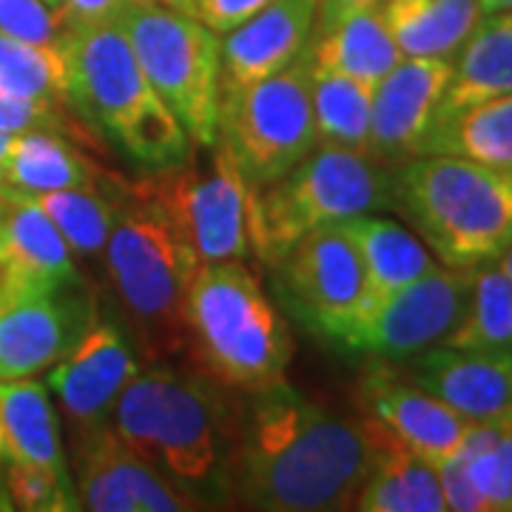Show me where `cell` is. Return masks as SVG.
Returning a JSON list of instances; mask_svg holds the SVG:
<instances>
[{
	"label": "cell",
	"instance_id": "1",
	"mask_svg": "<svg viewBox=\"0 0 512 512\" xmlns=\"http://www.w3.org/2000/svg\"><path fill=\"white\" fill-rule=\"evenodd\" d=\"M370 461L365 419H342L282 382L242 404L222 493L251 510H348Z\"/></svg>",
	"mask_w": 512,
	"mask_h": 512
},
{
	"label": "cell",
	"instance_id": "2",
	"mask_svg": "<svg viewBox=\"0 0 512 512\" xmlns=\"http://www.w3.org/2000/svg\"><path fill=\"white\" fill-rule=\"evenodd\" d=\"M239 419L237 393L174 367L140 370L111 410L117 436L137 456L205 501V490L225 487Z\"/></svg>",
	"mask_w": 512,
	"mask_h": 512
},
{
	"label": "cell",
	"instance_id": "3",
	"mask_svg": "<svg viewBox=\"0 0 512 512\" xmlns=\"http://www.w3.org/2000/svg\"><path fill=\"white\" fill-rule=\"evenodd\" d=\"M57 52L66 74V106L128 163L157 171L194 154V140L148 83L117 23L66 26Z\"/></svg>",
	"mask_w": 512,
	"mask_h": 512
},
{
	"label": "cell",
	"instance_id": "4",
	"mask_svg": "<svg viewBox=\"0 0 512 512\" xmlns=\"http://www.w3.org/2000/svg\"><path fill=\"white\" fill-rule=\"evenodd\" d=\"M185 350L200 373L237 396L285 382L293 336L242 259L202 262L188 293Z\"/></svg>",
	"mask_w": 512,
	"mask_h": 512
},
{
	"label": "cell",
	"instance_id": "5",
	"mask_svg": "<svg viewBox=\"0 0 512 512\" xmlns=\"http://www.w3.org/2000/svg\"><path fill=\"white\" fill-rule=\"evenodd\" d=\"M393 208L441 265L470 271L512 242V171L421 154L393 171Z\"/></svg>",
	"mask_w": 512,
	"mask_h": 512
},
{
	"label": "cell",
	"instance_id": "6",
	"mask_svg": "<svg viewBox=\"0 0 512 512\" xmlns=\"http://www.w3.org/2000/svg\"><path fill=\"white\" fill-rule=\"evenodd\" d=\"M106 271L148 359L185 350V311L200 254L165 214L126 183L120 217L106 242Z\"/></svg>",
	"mask_w": 512,
	"mask_h": 512
},
{
	"label": "cell",
	"instance_id": "7",
	"mask_svg": "<svg viewBox=\"0 0 512 512\" xmlns=\"http://www.w3.org/2000/svg\"><path fill=\"white\" fill-rule=\"evenodd\" d=\"M393 208V174L367 154L316 146L274 183L251 188V254L274 265L322 225Z\"/></svg>",
	"mask_w": 512,
	"mask_h": 512
},
{
	"label": "cell",
	"instance_id": "8",
	"mask_svg": "<svg viewBox=\"0 0 512 512\" xmlns=\"http://www.w3.org/2000/svg\"><path fill=\"white\" fill-rule=\"evenodd\" d=\"M154 92L197 148L220 137V35L200 20L148 0H131L117 18Z\"/></svg>",
	"mask_w": 512,
	"mask_h": 512
},
{
	"label": "cell",
	"instance_id": "9",
	"mask_svg": "<svg viewBox=\"0 0 512 512\" xmlns=\"http://www.w3.org/2000/svg\"><path fill=\"white\" fill-rule=\"evenodd\" d=\"M128 188L154 202L202 262L251 254V185L220 143L202 148V157L143 171Z\"/></svg>",
	"mask_w": 512,
	"mask_h": 512
},
{
	"label": "cell",
	"instance_id": "10",
	"mask_svg": "<svg viewBox=\"0 0 512 512\" xmlns=\"http://www.w3.org/2000/svg\"><path fill=\"white\" fill-rule=\"evenodd\" d=\"M251 188L274 183L316 148L305 55L248 89L220 94V137Z\"/></svg>",
	"mask_w": 512,
	"mask_h": 512
},
{
	"label": "cell",
	"instance_id": "11",
	"mask_svg": "<svg viewBox=\"0 0 512 512\" xmlns=\"http://www.w3.org/2000/svg\"><path fill=\"white\" fill-rule=\"evenodd\" d=\"M271 268L282 305L313 336L342 348L365 305V268L345 225L333 222L305 234Z\"/></svg>",
	"mask_w": 512,
	"mask_h": 512
},
{
	"label": "cell",
	"instance_id": "12",
	"mask_svg": "<svg viewBox=\"0 0 512 512\" xmlns=\"http://www.w3.org/2000/svg\"><path fill=\"white\" fill-rule=\"evenodd\" d=\"M473 291V268H433L402 291L387 296L345 342L350 353L396 365L441 345L464 316Z\"/></svg>",
	"mask_w": 512,
	"mask_h": 512
},
{
	"label": "cell",
	"instance_id": "13",
	"mask_svg": "<svg viewBox=\"0 0 512 512\" xmlns=\"http://www.w3.org/2000/svg\"><path fill=\"white\" fill-rule=\"evenodd\" d=\"M74 493L80 510L180 512L202 510V495L160 476L117 436L114 424H77L74 433Z\"/></svg>",
	"mask_w": 512,
	"mask_h": 512
},
{
	"label": "cell",
	"instance_id": "14",
	"mask_svg": "<svg viewBox=\"0 0 512 512\" xmlns=\"http://www.w3.org/2000/svg\"><path fill=\"white\" fill-rule=\"evenodd\" d=\"M450 80V57H402L373 89L367 157L376 163H407L419 157Z\"/></svg>",
	"mask_w": 512,
	"mask_h": 512
},
{
	"label": "cell",
	"instance_id": "15",
	"mask_svg": "<svg viewBox=\"0 0 512 512\" xmlns=\"http://www.w3.org/2000/svg\"><path fill=\"white\" fill-rule=\"evenodd\" d=\"M94 316L92 296L80 288L0 296V382L57 365Z\"/></svg>",
	"mask_w": 512,
	"mask_h": 512
},
{
	"label": "cell",
	"instance_id": "16",
	"mask_svg": "<svg viewBox=\"0 0 512 512\" xmlns=\"http://www.w3.org/2000/svg\"><path fill=\"white\" fill-rule=\"evenodd\" d=\"M359 402L370 419L379 421L407 450L436 467L456 458L473 430V421L402 379L399 370L387 362H376L362 376Z\"/></svg>",
	"mask_w": 512,
	"mask_h": 512
},
{
	"label": "cell",
	"instance_id": "17",
	"mask_svg": "<svg viewBox=\"0 0 512 512\" xmlns=\"http://www.w3.org/2000/svg\"><path fill=\"white\" fill-rule=\"evenodd\" d=\"M399 376L473 424L512 421V350L427 348L404 359Z\"/></svg>",
	"mask_w": 512,
	"mask_h": 512
},
{
	"label": "cell",
	"instance_id": "18",
	"mask_svg": "<svg viewBox=\"0 0 512 512\" xmlns=\"http://www.w3.org/2000/svg\"><path fill=\"white\" fill-rule=\"evenodd\" d=\"M140 370V359L120 328L94 316L72 350L52 367L46 384L77 427L109 421L120 393Z\"/></svg>",
	"mask_w": 512,
	"mask_h": 512
},
{
	"label": "cell",
	"instance_id": "19",
	"mask_svg": "<svg viewBox=\"0 0 512 512\" xmlns=\"http://www.w3.org/2000/svg\"><path fill=\"white\" fill-rule=\"evenodd\" d=\"M72 251L26 194L0 191V296L80 288Z\"/></svg>",
	"mask_w": 512,
	"mask_h": 512
},
{
	"label": "cell",
	"instance_id": "20",
	"mask_svg": "<svg viewBox=\"0 0 512 512\" xmlns=\"http://www.w3.org/2000/svg\"><path fill=\"white\" fill-rule=\"evenodd\" d=\"M316 23V0H274L220 40V94L248 89L296 63Z\"/></svg>",
	"mask_w": 512,
	"mask_h": 512
},
{
	"label": "cell",
	"instance_id": "21",
	"mask_svg": "<svg viewBox=\"0 0 512 512\" xmlns=\"http://www.w3.org/2000/svg\"><path fill=\"white\" fill-rule=\"evenodd\" d=\"M373 441V461L365 484L353 498V510L362 512H444L447 498L441 490L439 467L407 450L393 433L367 416Z\"/></svg>",
	"mask_w": 512,
	"mask_h": 512
},
{
	"label": "cell",
	"instance_id": "22",
	"mask_svg": "<svg viewBox=\"0 0 512 512\" xmlns=\"http://www.w3.org/2000/svg\"><path fill=\"white\" fill-rule=\"evenodd\" d=\"M342 225L356 242V251L362 259V268H365V305H362L359 325L382 305L387 296L402 291L404 285L416 282L419 276L436 268L427 245L413 237L407 228H402L399 222L373 217V214H356V217L342 220Z\"/></svg>",
	"mask_w": 512,
	"mask_h": 512
},
{
	"label": "cell",
	"instance_id": "23",
	"mask_svg": "<svg viewBox=\"0 0 512 512\" xmlns=\"http://www.w3.org/2000/svg\"><path fill=\"white\" fill-rule=\"evenodd\" d=\"M114 177L74 148L60 131L15 134L9 154L0 163V191L43 194L66 188H100Z\"/></svg>",
	"mask_w": 512,
	"mask_h": 512
},
{
	"label": "cell",
	"instance_id": "24",
	"mask_svg": "<svg viewBox=\"0 0 512 512\" xmlns=\"http://www.w3.org/2000/svg\"><path fill=\"white\" fill-rule=\"evenodd\" d=\"M302 55L311 69L345 74L373 89L402 60V52L387 32L379 9H365L325 29H313Z\"/></svg>",
	"mask_w": 512,
	"mask_h": 512
},
{
	"label": "cell",
	"instance_id": "25",
	"mask_svg": "<svg viewBox=\"0 0 512 512\" xmlns=\"http://www.w3.org/2000/svg\"><path fill=\"white\" fill-rule=\"evenodd\" d=\"M376 9L402 57L456 60L484 18L478 0H382Z\"/></svg>",
	"mask_w": 512,
	"mask_h": 512
},
{
	"label": "cell",
	"instance_id": "26",
	"mask_svg": "<svg viewBox=\"0 0 512 512\" xmlns=\"http://www.w3.org/2000/svg\"><path fill=\"white\" fill-rule=\"evenodd\" d=\"M421 154H447L512 171V94L439 114Z\"/></svg>",
	"mask_w": 512,
	"mask_h": 512
},
{
	"label": "cell",
	"instance_id": "27",
	"mask_svg": "<svg viewBox=\"0 0 512 512\" xmlns=\"http://www.w3.org/2000/svg\"><path fill=\"white\" fill-rule=\"evenodd\" d=\"M0 430L9 461H29L69 473L49 384L37 379L0 382Z\"/></svg>",
	"mask_w": 512,
	"mask_h": 512
},
{
	"label": "cell",
	"instance_id": "28",
	"mask_svg": "<svg viewBox=\"0 0 512 512\" xmlns=\"http://www.w3.org/2000/svg\"><path fill=\"white\" fill-rule=\"evenodd\" d=\"M501 94H512V12L484 15L458 49L439 114Z\"/></svg>",
	"mask_w": 512,
	"mask_h": 512
},
{
	"label": "cell",
	"instance_id": "29",
	"mask_svg": "<svg viewBox=\"0 0 512 512\" xmlns=\"http://www.w3.org/2000/svg\"><path fill=\"white\" fill-rule=\"evenodd\" d=\"M123 194H126V183L114 177L100 188H66V191H43L26 197L55 222L72 254L100 259L111 237V228L120 217Z\"/></svg>",
	"mask_w": 512,
	"mask_h": 512
},
{
	"label": "cell",
	"instance_id": "30",
	"mask_svg": "<svg viewBox=\"0 0 512 512\" xmlns=\"http://www.w3.org/2000/svg\"><path fill=\"white\" fill-rule=\"evenodd\" d=\"M311 66V63H308ZM373 86L345 74L311 69V109L316 146H336L367 154L370 148Z\"/></svg>",
	"mask_w": 512,
	"mask_h": 512
},
{
	"label": "cell",
	"instance_id": "31",
	"mask_svg": "<svg viewBox=\"0 0 512 512\" xmlns=\"http://www.w3.org/2000/svg\"><path fill=\"white\" fill-rule=\"evenodd\" d=\"M461 350H512V285L495 262L473 268L464 316L441 342Z\"/></svg>",
	"mask_w": 512,
	"mask_h": 512
},
{
	"label": "cell",
	"instance_id": "32",
	"mask_svg": "<svg viewBox=\"0 0 512 512\" xmlns=\"http://www.w3.org/2000/svg\"><path fill=\"white\" fill-rule=\"evenodd\" d=\"M456 461L476 490L481 512H512V421L473 424Z\"/></svg>",
	"mask_w": 512,
	"mask_h": 512
},
{
	"label": "cell",
	"instance_id": "33",
	"mask_svg": "<svg viewBox=\"0 0 512 512\" xmlns=\"http://www.w3.org/2000/svg\"><path fill=\"white\" fill-rule=\"evenodd\" d=\"M0 89L23 100L66 106V74L57 46H35L0 35Z\"/></svg>",
	"mask_w": 512,
	"mask_h": 512
},
{
	"label": "cell",
	"instance_id": "34",
	"mask_svg": "<svg viewBox=\"0 0 512 512\" xmlns=\"http://www.w3.org/2000/svg\"><path fill=\"white\" fill-rule=\"evenodd\" d=\"M3 493L12 510H80L72 473H57L52 467H40L29 461H9L6 478H3Z\"/></svg>",
	"mask_w": 512,
	"mask_h": 512
},
{
	"label": "cell",
	"instance_id": "35",
	"mask_svg": "<svg viewBox=\"0 0 512 512\" xmlns=\"http://www.w3.org/2000/svg\"><path fill=\"white\" fill-rule=\"evenodd\" d=\"M0 35L52 49L63 35V18L46 0H0Z\"/></svg>",
	"mask_w": 512,
	"mask_h": 512
},
{
	"label": "cell",
	"instance_id": "36",
	"mask_svg": "<svg viewBox=\"0 0 512 512\" xmlns=\"http://www.w3.org/2000/svg\"><path fill=\"white\" fill-rule=\"evenodd\" d=\"M0 128L9 134H26V131H69V120L60 106L49 103H35V100H23L15 94L0 89Z\"/></svg>",
	"mask_w": 512,
	"mask_h": 512
},
{
	"label": "cell",
	"instance_id": "37",
	"mask_svg": "<svg viewBox=\"0 0 512 512\" xmlns=\"http://www.w3.org/2000/svg\"><path fill=\"white\" fill-rule=\"evenodd\" d=\"M274 0H194V18L214 35H228Z\"/></svg>",
	"mask_w": 512,
	"mask_h": 512
},
{
	"label": "cell",
	"instance_id": "38",
	"mask_svg": "<svg viewBox=\"0 0 512 512\" xmlns=\"http://www.w3.org/2000/svg\"><path fill=\"white\" fill-rule=\"evenodd\" d=\"M131 0H60L57 12L66 26H94V23H117Z\"/></svg>",
	"mask_w": 512,
	"mask_h": 512
},
{
	"label": "cell",
	"instance_id": "39",
	"mask_svg": "<svg viewBox=\"0 0 512 512\" xmlns=\"http://www.w3.org/2000/svg\"><path fill=\"white\" fill-rule=\"evenodd\" d=\"M382 0H316V23L313 29H325L330 23H339L348 15L365 12V9H376Z\"/></svg>",
	"mask_w": 512,
	"mask_h": 512
},
{
	"label": "cell",
	"instance_id": "40",
	"mask_svg": "<svg viewBox=\"0 0 512 512\" xmlns=\"http://www.w3.org/2000/svg\"><path fill=\"white\" fill-rule=\"evenodd\" d=\"M484 15H498V12H512V0H478Z\"/></svg>",
	"mask_w": 512,
	"mask_h": 512
},
{
	"label": "cell",
	"instance_id": "41",
	"mask_svg": "<svg viewBox=\"0 0 512 512\" xmlns=\"http://www.w3.org/2000/svg\"><path fill=\"white\" fill-rule=\"evenodd\" d=\"M148 3H157V6H168V9H177L183 15L194 18V0H148Z\"/></svg>",
	"mask_w": 512,
	"mask_h": 512
},
{
	"label": "cell",
	"instance_id": "42",
	"mask_svg": "<svg viewBox=\"0 0 512 512\" xmlns=\"http://www.w3.org/2000/svg\"><path fill=\"white\" fill-rule=\"evenodd\" d=\"M495 265L501 268V274L507 276V279H510V285H512V242L507 245V251H504V254L495 259Z\"/></svg>",
	"mask_w": 512,
	"mask_h": 512
},
{
	"label": "cell",
	"instance_id": "43",
	"mask_svg": "<svg viewBox=\"0 0 512 512\" xmlns=\"http://www.w3.org/2000/svg\"><path fill=\"white\" fill-rule=\"evenodd\" d=\"M12 140H15V134H9V131H3V128H0V163H3V157L9 154Z\"/></svg>",
	"mask_w": 512,
	"mask_h": 512
},
{
	"label": "cell",
	"instance_id": "44",
	"mask_svg": "<svg viewBox=\"0 0 512 512\" xmlns=\"http://www.w3.org/2000/svg\"><path fill=\"white\" fill-rule=\"evenodd\" d=\"M6 456V447H3V430H0V458Z\"/></svg>",
	"mask_w": 512,
	"mask_h": 512
},
{
	"label": "cell",
	"instance_id": "45",
	"mask_svg": "<svg viewBox=\"0 0 512 512\" xmlns=\"http://www.w3.org/2000/svg\"><path fill=\"white\" fill-rule=\"evenodd\" d=\"M46 3H52V6H60V0H46Z\"/></svg>",
	"mask_w": 512,
	"mask_h": 512
}]
</instances>
